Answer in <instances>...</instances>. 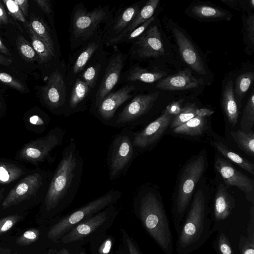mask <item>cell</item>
Instances as JSON below:
<instances>
[{
  "instance_id": "39",
  "label": "cell",
  "mask_w": 254,
  "mask_h": 254,
  "mask_svg": "<svg viewBox=\"0 0 254 254\" xmlns=\"http://www.w3.org/2000/svg\"><path fill=\"white\" fill-rule=\"evenodd\" d=\"M154 17L152 16L142 24L129 33L128 34L123 37L121 39L117 42L114 46L122 43H133L138 37L144 33L148 28L151 23L154 20Z\"/></svg>"
},
{
  "instance_id": "38",
  "label": "cell",
  "mask_w": 254,
  "mask_h": 254,
  "mask_svg": "<svg viewBox=\"0 0 254 254\" xmlns=\"http://www.w3.org/2000/svg\"><path fill=\"white\" fill-rule=\"evenodd\" d=\"M17 47L19 53L28 61L39 60V58L33 47L21 36L17 38Z\"/></svg>"
},
{
  "instance_id": "55",
  "label": "cell",
  "mask_w": 254,
  "mask_h": 254,
  "mask_svg": "<svg viewBox=\"0 0 254 254\" xmlns=\"http://www.w3.org/2000/svg\"><path fill=\"white\" fill-rule=\"evenodd\" d=\"M0 21L2 23L7 24L8 22V18L4 10V8L0 1Z\"/></svg>"
},
{
  "instance_id": "42",
  "label": "cell",
  "mask_w": 254,
  "mask_h": 254,
  "mask_svg": "<svg viewBox=\"0 0 254 254\" xmlns=\"http://www.w3.org/2000/svg\"><path fill=\"white\" fill-rule=\"evenodd\" d=\"M100 65L98 64L91 65L88 67L83 73V80L90 88H93L95 84L100 70Z\"/></svg>"
},
{
  "instance_id": "51",
  "label": "cell",
  "mask_w": 254,
  "mask_h": 254,
  "mask_svg": "<svg viewBox=\"0 0 254 254\" xmlns=\"http://www.w3.org/2000/svg\"><path fill=\"white\" fill-rule=\"evenodd\" d=\"M113 244V238L108 237L103 241L98 249V254H108L111 251Z\"/></svg>"
},
{
  "instance_id": "58",
  "label": "cell",
  "mask_w": 254,
  "mask_h": 254,
  "mask_svg": "<svg viewBox=\"0 0 254 254\" xmlns=\"http://www.w3.org/2000/svg\"><path fill=\"white\" fill-rule=\"evenodd\" d=\"M59 254H69V253L68 252V251H67L66 250L64 249V250H62Z\"/></svg>"
},
{
  "instance_id": "44",
  "label": "cell",
  "mask_w": 254,
  "mask_h": 254,
  "mask_svg": "<svg viewBox=\"0 0 254 254\" xmlns=\"http://www.w3.org/2000/svg\"><path fill=\"white\" fill-rule=\"evenodd\" d=\"M222 2L228 5L231 8L240 11H251L254 8V0L240 1L235 0H223Z\"/></svg>"
},
{
  "instance_id": "22",
  "label": "cell",
  "mask_w": 254,
  "mask_h": 254,
  "mask_svg": "<svg viewBox=\"0 0 254 254\" xmlns=\"http://www.w3.org/2000/svg\"><path fill=\"white\" fill-rule=\"evenodd\" d=\"M235 207V199L229 193L226 186L220 184L217 190L214 201L213 212L216 220L227 218Z\"/></svg>"
},
{
  "instance_id": "11",
  "label": "cell",
  "mask_w": 254,
  "mask_h": 254,
  "mask_svg": "<svg viewBox=\"0 0 254 254\" xmlns=\"http://www.w3.org/2000/svg\"><path fill=\"white\" fill-rule=\"evenodd\" d=\"M132 58H158L165 54L160 32L156 25L148 28L133 43L130 50Z\"/></svg>"
},
{
  "instance_id": "7",
  "label": "cell",
  "mask_w": 254,
  "mask_h": 254,
  "mask_svg": "<svg viewBox=\"0 0 254 254\" xmlns=\"http://www.w3.org/2000/svg\"><path fill=\"white\" fill-rule=\"evenodd\" d=\"M134 132L122 128L113 137L108 148L106 164L110 181L125 175L136 156L133 145Z\"/></svg>"
},
{
  "instance_id": "37",
  "label": "cell",
  "mask_w": 254,
  "mask_h": 254,
  "mask_svg": "<svg viewBox=\"0 0 254 254\" xmlns=\"http://www.w3.org/2000/svg\"><path fill=\"white\" fill-rule=\"evenodd\" d=\"M199 110L194 104L186 105L177 116L174 117L170 125V128L173 129L189 121L198 113Z\"/></svg>"
},
{
  "instance_id": "18",
  "label": "cell",
  "mask_w": 254,
  "mask_h": 254,
  "mask_svg": "<svg viewBox=\"0 0 254 254\" xmlns=\"http://www.w3.org/2000/svg\"><path fill=\"white\" fill-rule=\"evenodd\" d=\"M172 33L184 61L198 73L205 75L206 71L202 60L190 39L178 27H173Z\"/></svg>"
},
{
  "instance_id": "1",
  "label": "cell",
  "mask_w": 254,
  "mask_h": 254,
  "mask_svg": "<svg viewBox=\"0 0 254 254\" xmlns=\"http://www.w3.org/2000/svg\"><path fill=\"white\" fill-rule=\"evenodd\" d=\"M83 160L74 138L64 148L61 158L50 180L44 198L47 212L66 208L74 199L80 186Z\"/></svg>"
},
{
  "instance_id": "4",
  "label": "cell",
  "mask_w": 254,
  "mask_h": 254,
  "mask_svg": "<svg viewBox=\"0 0 254 254\" xmlns=\"http://www.w3.org/2000/svg\"><path fill=\"white\" fill-rule=\"evenodd\" d=\"M206 162L205 153L202 151L184 169L172 210L173 223L177 234L185 219L195 186L204 172Z\"/></svg>"
},
{
  "instance_id": "46",
  "label": "cell",
  "mask_w": 254,
  "mask_h": 254,
  "mask_svg": "<svg viewBox=\"0 0 254 254\" xmlns=\"http://www.w3.org/2000/svg\"><path fill=\"white\" fill-rule=\"evenodd\" d=\"M0 81L21 92H23L25 90L24 85L20 81L7 73L0 72Z\"/></svg>"
},
{
  "instance_id": "61",
  "label": "cell",
  "mask_w": 254,
  "mask_h": 254,
  "mask_svg": "<svg viewBox=\"0 0 254 254\" xmlns=\"http://www.w3.org/2000/svg\"></svg>"
},
{
  "instance_id": "27",
  "label": "cell",
  "mask_w": 254,
  "mask_h": 254,
  "mask_svg": "<svg viewBox=\"0 0 254 254\" xmlns=\"http://www.w3.org/2000/svg\"><path fill=\"white\" fill-rule=\"evenodd\" d=\"M25 27L32 40V47L39 58V62L43 63L49 61L55 56V54L44 40L33 30L29 22L26 23Z\"/></svg>"
},
{
  "instance_id": "50",
  "label": "cell",
  "mask_w": 254,
  "mask_h": 254,
  "mask_svg": "<svg viewBox=\"0 0 254 254\" xmlns=\"http://www.w3.org/2000/svg\"><path fill=\"white\" fill-rule=\"evenodd\" d=\"M247 233L246 237L254 241V203H252L250 210V218L248 224Z\"/></svg>"
},
{
  "instance_id": "2",
  "label": "cell",
  "mask_w": 254,
  "mask_h": 254,
  "mask_svg": "<svg viewBox=\"0 0 254 254\" xmlns=\"http://www.w3.org/2000/svg\"><path fill=\"white\" fill-rule=\"evenodd\" d=\"M203 191H196L178 233L177 254H190L201 247L214 232V226Z\"/></svg>"
},
{
  "instance_id": "53",
  "label": "cell",
  "mask_w": 254,
  "mask_h": 254,
  "mask_svg": "<svg viewBox=\"0 0 254 254\" xmlns=\"http://www.w3.org/2000/svg\"><path fill=\"white\" fill-rule=\"evenodd\" d=\"M25 16L28 15V1L26 0H14Z\"/></svg>"
},
{
  "instance_id": "41",
  "label": "cell",
  "mask_w": 254,
  "mask_h": 254,
  "mask_svg": "<svg viewBox=\"0 0 254 254\" xmlns=\"http://www.w3.org/2000/svg\"><path fill=\"white\" fill-rule=\"evenodd\" d=\"M38 229L32 228L24 232L16 239V243L20 246L30 245L35 242L39 238Z\"/></svg>"
},
{
  "instance_id": "59",
  "label": "cell",
  "mask_w": 254,
  "mask_h": 254,
  "mask_svg": "<svg viewBox=\"0 0 254 254\" xmlns=\"http://www.w3.org/2000/svg\"><path fill=\"white\" fill-rule=\"evenodd\" d=\"M2 22L0 21V24Z\"/></svg>"
},
{
  "instance_id": "57",
  "label": "cell",
  "mask_w": 254,
  "mask_h": 254,
  "mask_svg": "<svg viewBox=\"0 0 254 254\" xmlns=\"http://www.w3.org/2000/svg\"><path fill=\"white\" fill-rule=\"evenodd\" d=\"M0 52L6 55H10V53L8 49L2 43L0 39Z\"/></svg>"
},
{
  "instance_id": "5",
  "label": "cell",
  "mask_w": 254,
  "mask_h": 254,
  "mask_svg": "<svg viewBox=\"0 0 254 254\" xmlns=\"http://www.w3.org/2000/svg\"><path fill=\"white\" fill-rule=\"evenodd\" d=\"M122 192L111 189L63 217L51 227L47 233L48 239L57 241L64 234L81 222L115 204L122 197Z\"/></svg>"
},
{
  "instance_id": "28",
  "label": "cell",
  "mask_w": 254,
  "mask_h": 254,
  "mask_svg": "<svg viewBox=\"0 0 254 254\" xmlns=\"http://www.w3.org/2000/svg\"><path fill=\"white\" fill-rule=\"evenodd\" d=\"M166 73L162 71H149L136 66L130 69L127 80L129 81H139L151 83L165 77Z\"/></svg>"
},
{
  "instance_id": "26",
  "label": "cell",
  "mask_w": 254,
  "mask_h": 254,
  "mask_svg": "<svg viewBox=\"0 0 254 254\" xmlns=\"http://www.w3.org/2000/svg\"><path fill=\"white\" fill-rule=\"evenodd\" d=\"M190 12L195 18L205 20L226 19L230 18L231 16L229 11L204 3H196L192 5Z\"/></svg>"
},
{
  "instance_id": "49",
  "label": "cell",
  "mask_w": 254,
  "mask_h": 254,
  "mask_svg": "<svg viewBox=\"0 0 254 254\" xmlns=\"http://www.w3.org/2000/svg\"><path fill=\"white\" fill-rule=\"evenodd\" d=\"M182 100L173 101L166 107L165 110L168 114L175 117L181 111L182 109Z\"/></svg>"
},
{
  "instance_id": "36",
  "label": "cell",
  "mask_w": 254,
  "mask_h": 254,
  "mask_svg": "<svg viewBox=\"0 0 254 254\" xmlns=\"http://www.w3.org/2000/svg\"><path fill=\"white\" fill-rule=\"evenodd\" d=\"M23 174V170L10 163L0 162V184H9Z\"/></svg>"
},
{
  "instance_id": "16",
  "label": "cell",
  "mask_w": 254,
  "mask_h": 254,
  "mask_svg": "<svg viewBox=\"0 0 254 254\" xmlns=\"http://www.w3.org/2000/svg\"><path fill=\"white\" fill-rule=\"evenodd\" d=\"M42 94L48 107L58 113L64 114L66 86L63 75L58 70L51 74L47 84L42 88Z\"/></svg>"
},
{
  "instance_id": "8",
  "label": "cell",
  "mask_w": 254,
  "mask_h": 254,
  "mask_svg": "<svg viewBox=\"0 0 254 254\" xmlns=\"http://www.w3.org/2000/svg\"><path fill=\"white\" fill-rule=\"evenodd\" d=\"M119 211L115 205L106 207L64 234L61 238L62 242L69 244L95 238L110 227Z\"/></svg>"
},
{
  "instance_id": "13",
  "label": "cell",
  "mask_w": 254,
  "mask_h": 254,
  "mask_svg": "<svg viewBox=\"0 0 254 254\" xmlns=\"http://www.w3.org/2000/svg\"><path fill=\"white\" fill-rule=\"evenodd\" d=\"M134 90L132 85H126L109 93L94 109L93 113L103 124L109 126L118 108L132 97Z\"/></svg>"
},
{
  "instance_id": "43",
  "label": "cell",
  "mask_w": 254,
  "mask_h": 254,
  "mask_svg": "<svg viewBox=\"0 0 254 254\" xmlns=\"http://www.w3.org/2000/svg\"><path fill=\"white\" fill-rule=\"evenodd\" d=\"M23 219L19 215H10L0 219V236L10 230L15 224Z\"/></svg>"
},
{
  "instance_id": "32",
  "label": "cell",
  "mask_w": 254,
  "mask_h": 254,
  "mask_svg": "<svg viewBox=\"0 0 254 254\" xmlns=\"http://www.w3.org/2000/svg\"><path fill=\"white\" fill-rule=\"evenodd\" d=\"M29 24L35 33L43 39L51 50L55 54L54 43L50 30L46 24L40 18L31 16Z\"/></svg>"
},
{
  "instance_id": "33",
  "label": "cell",
  "mask_w": 254,
  "mask_h": 254,
  "mask_svg": "<svg viewBox=\"0 0 254 254\" xmlns=\"http://www.w3.org/2000/svg\"><path fill=\"white\" fill-rule=\"evenodd\" d=\"M254 79V72H247L238 76L235 81L234 93L236 101L240 103L252 85Z\"/></svg>"
},
{
  "instance_id": "34",
  "label": "cell",
  "mask_w": 254,
  "mask_h": 254,
  "mask_svg": "<svg viewBox=\"0 0 254 254\" xmlns=\"http://www.w3.org/2000/svg\"><path fill=\"white\" fill-rule=\"evenodd\" d=\"M254 124V92L253 91L243 110L240 122L241 130L244 132L252 130Z\"/></svg>"
},
{
  "instance_id": "24",
  "label": "cell",
  "mask_w": 254,
  "mask_h": 254,
  "mask_svg": "<svg viewBox=\"0 0 254 254\" xmlns=\"http://www.w3.org/2000/svg\"><path fill=\"white\" fill-rule=\"evenodd\" d=\"M90 89L82 79L77 78L75 80L64 116L68 117L82 109L81 106Z\"/></svg>"
},
{
  "instance_id": "60",
  "label": "cell",
  "mask_w": 254,
  "mask_h": 254,
  "mask_svg": "<svg viewBox=\"0 0 254 254\" xmlns=\"http://www.w3.org/2000/svg\"><path fill=\"white\" fill-rule=\"evenodd\" d=\"M0 254H1V253H0Z\"/></svg>"
},
{
  "instance_id": "25",
  "label": "cell",
  "mask_w": 254,
  "mask_h": 254,
  "mask_svg": "<svg viewBox=\"0 0 254 254\" xmlns=\"http://www.w3.org/2000/svg\"><path fill=\"white\" fill-rule=\"evenodd\" d=\"M222 105L229 123L232 127H235L237 123L239 113L231 80L225 86L222 96Z\"/></svg>"
},
{
  "instance_id": "48",
  "label": "cell",
  "mask_w": 254,
  "mask_h": 254,
  "mask_svg": "<svg viewBox=\"0 0 254 254\" xmlns=\"http://www.w3.org/2000/svg\"><path fill=\"white\" fill-rule=\"evenodd\" d=\"M123 235L128 254H142L136 244L125 231H123Z\"/></svg>"
},
{
  "instance_id": "10",
  "label": "cell",
  "mask_w": 254,
  "mask_h": 254,
  "mask_svg": "<svg viewBox=\"0 0 254 254\" xmlns=\"http://www.w3.org/2000/svg\"><path fill=\"white\" fill-rule=\"evenodd\" d=\"M65 133L61 127L53 128L45 136L26 144L20 152V158L34 163L44 161L52 150L63 144Z\"/></svg>"
},
{
  "instance_id": "12",
  "label": "cell",
  "mask_w": 254,
  "mask_h": 254,
  "mask_svg": "<svg viewBox=\"0 0 254 254\" xmlns=\"http://www.w3.org/2000/svg\"><path fill=\"white\" fill-rule=\"evenodd\" d=\"M214 166L227 186L237 187L244 192L247 200L254 203V180L237 170L223 158L217 157Z\"/></svg>"
},
{
  "instance_id": "56",
  "label": "cell",
  "mask_w": 254,
  "mask_h": 254,
  "mask_svg": "<svg viewBox=\"0 0 254 254\" xmlns=\"http://www.w3.org/2000/svg\"><path fill=\"white\" fill-rule=\"evenodd\" d=\"M12 63V61L0 54V64L8 65Z\"/></svg>"
},
{
  "instance_id": "54",
  "label": "cell",
  "mask_w": 254,
  "mask_h": 254,
  "mask_svg": "<svg viewBox=\"0 0 254 254\" xmlns=\"http://www.w3.org/2000/svg\"><path fill=\"white\" fill-rule=\"evenodd\" d=\"M30 122L37 126H44L45 124L44 121L39 116L34 115L29 119Z\"/></svg>"
},
{
  "instance_id": "47",
  "label": "cell",
  "mask_w": 254,
  "mask_h": 254,
  "mask_svg": "<svg viewBox=\"0 0 254 254\" xmlns=\"http://www.w3.org/2000/svg\"><path fill=\"white\" fill-rule=\"evenodd\" d=\"M240 254H254V241L241 236L239 243Z\"/></svg>"
},
{
  "instance_id": "6",
  "label": "cell",
  "mask_w": 254,
  "mask_h": 254,
  "mask_svg": "<svg viewBox=\"0 0 254 254\" xmlns=\"http://www.w3.org/2000/svg\"><path fill=\"white\" fill-rule=\"evenodd\" d=\"M108 5L87 11L82 3L73 8L70 17V42L72 50L86 43L96 32L99 25L111 19Z\"/></svg>"
},
{
  "instance_id": "35",
  "label": "cell",
  "mask_w": 254,
  "mask_h": 254,
  "mask_svg": "<svg viewBox=\"0 0 254 254\" xmlns=\"http://www.w3.org/2000/svg\"><path fill=\"white\" fill-rule=\"evenodd\" d=\"M243 37L247 48L253 52L254 47V14H243L242 17Z\"/></svg>"
},
{
  "instance_id": "52",
  "label": "cell",
  "mask_w": 254,
  "mask_h": 254,
  "mask_svg": "<svg viewBox=\"0 0 254 254\" xmlns=\"http://www.w3.org/2000/svg\"><path fill=\"white\" fill-rule=\"evenodd\" d=\"M37 5L47 14L52 13V5L51 1L48 0H35Z\"/></svg>"
},
{
  "instance_id": "40",
  "label": "cell",
  "mask_w": 254,
  "mask_h": 254,
  "mask_svg": "<svg viewBox=\"0 0 254 254\" xmlns=\"http://www.w3.org/2000/svg\"><path fill=\"white\" fill-rule=\"evenodd\" d=\"M214 247L217 254H234L228 237L223 233L217 235Z\"/></svg>"
},
{
  "instance_id": "15",
  "label": "cell",
  "mask_w": 254,
  "mask_h": 254,
  "mask_svg": "<svg viewBox=\"0 0 254 254\" xmlns=\"http://www.w3.org/2000/svg\"><path fill=\"white\" fill-rule=\"evenodd\" d=\"M44 184V178L40 173H35L26 176L10 190L2 203V208H7L29 199Z\"/></svg>"
},
{
  "instance_id": "30",
  "label": "cell",
  "mask_w": 254,
  "mask_h": 254,
  "mask_svg": "<svg viewBox=\"0 0 254 254\" xmlns=\"http://www.w3.org/2000/svg\"><path fill=\"white\" fill-rule=\"evenodd\" d=\"M214 145L217 150L224 157L253 175H254V164L253 163L235 152L232 151L221 142H215L214 143Z\"/></svg>"
},
{
  "instance_id": "21",
  "label": "cell",
  "mask_w": 254,
  "mask_h": 254,
  "mask_svg": "<svg viewBox=\"0 0 254 254\" xmlns=\"http://www.w3.org/2000/svg\"><path fill=\"white\" fill-rule=\"evenodd\" d=\"M214 111L207 108L199 109L198 113L185 123L172 129L173 132L190 136L202 134L206 128L207 118Z\"/></svg>"
},
{
  "instance_id": "29",
  "label": "cell",
  "mask_w": 254,
  "mask_h": 254,
  "mask_svg": "<svg viewBox=\"0 0 254 254\" xmlns=\"http://www.w3.org/2000/svg\"><path fill=\"white\" fill-rule=\"evenodd\" d=\"M100 40H92L88 43L75 61L72 66V71L74 75L81 72L97 50L100 45Z\"/></svg>"
},
{
  "instance_id": "20",
  "label": "cell",
  "mask_w": 254,
  "mask_h": 254,
  "mask_svg": "<svg viewBox=\"0 0 254 254\" xmlns=\"http://www.w3.org/2000/svg\"><path fill=\"white\" fill-rule=\"evenodd\" d=\"M198 86V81L188 68L164 77L158 80L156 84L157 88L167 91L188 90L197 88Z\"/></svg>"
},
{
  "instance_id": "19",
  "label": "cell",
  "mask_w": 254,
  "mask_h": 254,
  "mask_svg": "<svg viewBox=\"0 0 254 254\" xmlns=\"http://www.w3.org/2000/svg\"><path fill=\"white\" fill-rule=\"evenodd\" d=\"M140 10L139 6L134 4L118 12L105 28L104 37L106 41L119 36L129 25Z\"/></svg>"
},
{
  "instance_id": "17",
  "label": "cell",
  "mask_w": 254,
  "mask_h": 254,
  "mask_svg": "<svg viewBox=\"0 0 254 254\" xmlns=\"http://www.w3.org/2000/svg\"><path fill=\"white\" fill-rule=\"evenodd\" d=\"M126 60V56L120 52L115 54L110 58L102 81L96 94L93 110L118 83Z\"/></svg>"
},
{
  "instance_id": "9",
  "label": "cell",
  "mask_w": 254,
  "mask_h": 254,
  "mask_svg": "<svg viewBox=\"0 0 254 254\" xmlns=\"http://www.w3.org/2000/svg\"><path fill=\"white\" fill-rule=\"evenodd\" d=\"M159 92L135 96L115 117L109 126L116 128H127L137 126L143 117L152 108L158 98Z\"/></svg>"
},
{
  "instance_id": "45",
  "label": "cell",
  "mask_w": 254,
  "mask_h": 254,
  "mask_svg": "<svg viewBox=\"0 0 254 254\" xmlns=\"http://www.w3.org/2000/svg\"><path fill=\"white\" fill-rule=\"evenodd\" d=\"M2 1L15 20L22 22H26L25 16L14 0H3Z\"/></svg>"
},
{
  "instance_id": "31",
  "label": "cell",
  "mask_w": 254,
  "mask_h": 254,
  "mask_svg": "<svg viewBox=\"0 0 254 254\" xmlns=\"http://www.w3.org/2000/svg\"><path fill=\"white\" fill-rule=\"evenodd\" d=\"M231 135L238 147L245 153L254 156V132L252 130L244 132L241 129L232 131Z\"/></svg>"
},
{
  "instance_id": "23",
  "label": "cell",
  "mask_w": 254,
  "mask_h": 254,
  "mask_svg": "<svg viewBox=\"0 0 254 254\" xmlns=\"http://www.w3.org/2000/svg\"><path fill=\"white\" fill-rule=\"evenodd\" d=\"M159 3V0L147 1L126 29L118 37L106 42V44L109 46H114L117 42L152 17Z\"/></svg>"
},
{
  "instance_id": "3",
  "label": "cell",
  "mask_w": 254,
  "mask_h": 254,
  "mask_svg": "<svg viewBox=\"0 0 254 254\" xmlns=\"http://www.w3.org/2000/svg\"><path fill=\"white\" fill-rule=\"evenodd\" d=\"M144 228L165 254H172L173 237L163 204L153 191L143 189L136 195L133 205Z\"/></svg>"
},
{
  "instance_id": "14",
  "label": "cell",
  "mask_w": 254,
  "mask_h": 254,
  "mask_svg": "<svg viewBox=\"0 0 254 254\" xmlns=\"http://www.w3.org/2000/svg\"><path fill=\"white\" fill-rule=\"evenodd\" d=\"M174 117L164 110L159 117L142 130L134 132L133 145L136 152L145 150L155 143L170 126Z\"/></svg>"
}]
</instances>
